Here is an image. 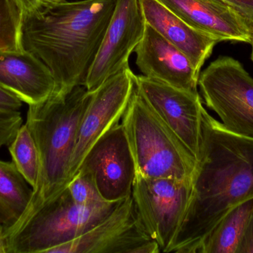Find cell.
I'll use <instances>...</instances> for the list:
<instances>
[{"mask_svg": "<svg viewBox=\"0 0 253 253\" xmlns=\"http://www.w3.org/2000/svg\"><path fill=\"white\" fill-rule=\"evenodd\" d=\"M192 184L184 220L168 253H198L224 217L253 198V139L230 132L205 108Z\"/></svg>", "mask_w": 253, "mask_h": 253, "instance_id": "1", "label": "cell"}, {"mask_svg": "<svg viewBox=\"0 0 253 253\" xmlns=\"http://www.w3.org/2000/svg\"><path fill=\"white\" fill-rule=\"evenodd\" d=\"M117 0H79L41 4L24 13L21 40L55 80L52 95L85 86Z\"/></svg>", "mask_w": 253, "mask_h": 253, "instance_id": "2", "label": "cell"}, {"mask_svg": "<svg viewBox=\"0 0 253 253\" xmlns=\"http://www.w3.org/2000/svg\"><path fill=\"white\" fill-rule=\"evenodd\" d=\"M92 96L93 92L79 86L65 95H51L44 102L28 105L25 124L38 152V178L26 210L14 226L4 230L5 240L66 188L79 126Z\"/></svg>", "mask_w": 253, "mask_h": 253, "instance_id": "3", "label": "cell"}, {"mask_svg": "<svg viewBox=\"0 0 253 253\" xmlns=\"http://www.w3.org/2000/svg\"><path fill=\"white\" fill-rule=\"evenodd\" d=\"M121 123L137 174L147 178L193 179L196 158L149 106L135 83Z\"/></svg>", "mask_w": 253, "mask_h": 253, "instance_id": "4", "label": "cell"}, {"mask_svg": "<svg viewBox=\"0 0 253 253\" xmlns=\"http://www.w3.org/2000/svg\"><path fill=\"white\" fill-rule=\"evenodd\" d=\"M120 202L84 207L73 201L65 188L22 230L5 241L6 253H47L88 231L105 219Z\"/></svg>", "mask_w": 253, "mask_h": 253, "instance_id": "5", "label": "cell"}, {"mask_svg": "<svg viewBox=\"0 0 253 253\" xmlns=\"http://www.w3.org/2000/svg\"><path fill=\"white\" fill-rule=\"evenodd\" d=\"M199 86L226 129L253 139V78L239 60L220 56L200 73Z\"/></svg>", "mask_w": 253, "mask_h": 253, "instance_id": "6", "label": "cell"}, {"mask_svg": "<svg viewBox=\"0 0 253 253\" xmlns=\"http://www.w3.org/2000/svg\"><path fill=\"white\" fill-rule=\"evenodd\" d=\"M192 180L147 178L136 174L131 197L147 234L168 253L181 227L192 194Z\"/></svg>", "mask_w": 253, "mask_h": 253, "instance_id": "7", "label": "cell"}, {"mask_svg": "<svg viewBox=\"0 0 253 253\" xmlns=\"http://www.w3.org/2000/svg\"><path fill=\"white\" fill-rule=\"evenodd\" d=\"M137 218L131 196L121 201L99 224L74 240L47 253H159Z\"/></svg>", "mask_w": 253, "mask_h": 253, "instance_id": "8", "label": "cell"}, {"mask_svg": "<svg viewBox=\"0 0 253 253\" xmlns=\"http://www.w3.org/2000/svg\"><path fill=\"white\" fill-rule=\"evenodd\" d=\"M135 76L129 67L126 66L93 91L79 126L70 166L69 182L77 174L92 146L120 123L135 89Z\"/></svg>", "mask_w": 253, "mask_h": 253, "instance_id": "9", "label": "cell"}, {"mask_svg": "<svg viewBox=\"0 0 253 253\" xmlns=\"http://www.w3.org/2000/svg\"><path fill=\"white\" fill-rule=\"evenodd\" d=\"M135 83L149 106L197 161L202 141V111L205 108L199 92L178 89L144 75H135Z\"/></svg>", "mask_w": 253, "mask_h": 253, "instance_id": "10", "label": "cell"}, {"mask_svg": "<svg viewBox=\"0 0 253 253\" xmlns=\"http://www.w3.org/2000/svg\"><path fill=\"white\" fill-rule=\"evenodd\" d=\"M79 170L91 177L105 202H120L131 196L136 168L122 123L92 146Z\"/></svg>", "mask_w": 253, "mask_h": 253, "instance_id": "11", "label": "cell"}, {"mask_svg": "<svg viewBox=\"0 0 253 253\" xmlns=\"http://www.w3.org/2000/svg\"><path fill=\"white\" fill-rule=\"evenodd\" d=\"M146 22L140 0H117L85 83L93 92L105 80L129 66V58L142 39Z\"/></svg>", "mask_w": 253, "mask_h": 253, "instance_id": "12", "label": "cell"}, {"mask_svg": "<svg viewBox=\"0 0 253 253\" xmlns=\"http://www.w3.org/2000/svg\"><path fill=\"white\" fill-rule=\"evenodd\" d=\"M134 52L142 75L178 89L198 92L200 73L181 50L148 24Z\"/></svg>", "mask_w": 253, "mask_h": 253, "instance_id": "13", "label": "cell"}, {"mask_svg": "<svg viewBox=\"0 0 253 253\" xmlns=\"http://www.w3.org/2000/svg\"><path fill=\"white\" fill-rule=\"evenodd\" d=\"M189 25L218 42L251 44V32L242 16L215 0H158Z\"/></svg>", "mask_w": 253, "mask_h": 253, "instance_id": "14", "label": "cell"}, {"mask_svg": "<svg viewBox=\"0 0 253 253\" xmlns=\"http://www.w3.org/2000/svg\"><path fill=\"white\" fill-rule=\"evenodd\" d=\"M0 86L31 105L48 99L56 84L48 67L24 49L0 53Z\"/></svg>", "mask_w": 253, "mask_h": 253, "instance_id": "15", "label": "cell"}, {"mask_svg": "<svg viewBox=\"0 0 253 253\" xmlns=\"http://www.w3.org/2000/svg\"><path fill=\"white\" fill-rule=\"evenodd\" d=\"M140 3L146 23L181 50L201 73L219 42L189 25L158 0H140Z\"/></svg>", "mask_w": 253, "mask_h": 253, "instance_id": "16", "label": "cell"}, {"mask_svg": "<svg viewBox=\"0 0 253 253\" xmlns=\"http://www.w3.org/2000/svg\"><path fill=\"white\" fill-rule=\"evenodd\" d=\"M13 162L0 160V224L3 231L17 223L26 210L33 188Z\"/></svg>", "mask_w": 253, "mask_h": 253, "instance_id": "17", "label": "cell"}, {"mask_svg": "<svg viewBox=\"0 0 253 253\" xmlns=\"http://www.w3.org/2000/svg\"><path fill=\"white\" fill-rule=\"evenodd\" d=\"M253 209V198L231 209L203 241L198 253H237Z\"/></svg>", "mask_w": 253, "mask_h": 253, "instance_id": "18", "label": "cell"}, {"mask_svg": "<svg viewBox=\"0 0 253 253\" xmlns=\"http://www.w3.org/2000/svg\"><path fill=\"white\" fill-rule=\"evenodd\" d=\"M9 152L19 172L34 189L39 172L38 152L27 125L22 124L8 145Z\"/></svg>", "mask_w": 253, "mask_h": 253, "instance_id": "19", "label": "cell"}, {"mask_svg": "<svg viewBox=\"0 0 253 253\" xmlns=\"http://www.w3.org/2000/svg\"><path fill=\"white\" fill-rule=\"evenodd\" d=\"M23 15L16 0H0V53L24 50L21 40Z\"/></svg>", "mask_w": 253, "mask_h": 253, "instance_id": "20", "label": "cell"}, {"mask_svg": "<svg viewBox=\"0 0 253 253\" xmlns=\"http://www.w3.org/2000/svg\"><path fill=\"white\" fill-rule=\"evenodd\" d=\"M73 201L79 206L93 207L106 203L102 199L91 177L79 170L67 185Z\"/></svg>", "mask_w": 253, "mask_h": 253, "instance_id": "21", "label": "cell"}, {"mask_svg": "<svg viewBox=\"0 0 253 253\" xmlns=\"http://www.w3.org/2000/svg\"><path fill=\"white\" fill-rule=\"evenodd\" d=\"M22 125L20 111L0 110V148L10 144Z\"/></svg>", "mask_w": 253, "mask_h": 253, "instance_id": "22", "label": "cell"}, {"mask_svg": "<svg viewBox=\"0 0 253 253\" xmlns=\"http://www.w3.org/2000/svg\"><path fill=\"white\" fill-rule=\"evenodd\" d=\"M236 10L244 19H253V0H215Z\"/></svg>", "mask_w": 253, "mask_h": 253, "instance_id": "23", "label": "cell"}, {"mask_svg": "<svg viewBox=\"0 0 253 253\" xmlns=\"http://www.w3.org/2000/svg\"><path fill=\"white\" fill-rule=\"evenodd\" d=\"M22 101L0 86V110L19 111L22 106Z\"/></svg>", "mask_w": 253, "mask_h": 253, "instance_id": "24", "label": "cell"}, {"mask_svg": "<svg viewBox=\"0 0 253 253\" xmlns=\"http://www.w3.org/2000/svg\"><path fill=\"white\" fill-rule=\"evenodd\" d=\"M237 253H253V209Z\"/></svg>", "mask_w": 253, "mask_h": 253, "instance_id": "25", "label": "cell"}, {"mask_svg": "<svg viewBox=\"0 0 253 253\" xmlns=\"http://www.w3.org/2000/svg\"><path fill=\"white\" fill-rule=\"evenodd\" d=\"M22 8L23 13L34 11L41 5L40 0H16Z\"/></svg>", "mask_w": 253, "mask_h": 253, "instance_id": "26", "label": "cell"}, {"mask_svg": "<svg viewBox=\"0 0 253 253\" xmlns=\"http://www.w3.org/2000/svg\"><path fill=\"white\" fill-rule=\"evenodd\" d=\"M0 253H6L5 241L4 238L3 227L0 224Z\"/></svg>", "mask_w": 253, "mask_h": 253, "instance_id": "27", "label": "cell"}, {"mask_svg": "<svg viewBox=\"0 0 253 253\" xmlns=\"http://www.w3.org/2000/svg\"><path fill=\"white\" fill-rule=\"evenodd\" d=\"M62 1H65V0H40V4H48V3L59 2Z\"/></svg>", "mask_w": 253, "mask_h": 253, "instance_id": "28", "label": "cell"}, {"mask_svg": "<svg viewBox=\"0 0 253 253\" xmlns=\"http://www.w3.org/2000/svg\"><path fill=\"white\" fill-rule=\"evenodd\" d=\"M251 46H252V53H251V59H252L253 62V38H252V40H251Z\"/></svg>", "mask_w": 253, "mask_h": 253, "instance_id": "29", "label": "cell"}]
</instances>
